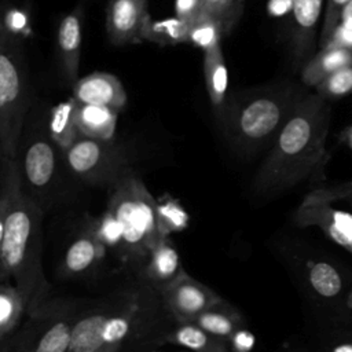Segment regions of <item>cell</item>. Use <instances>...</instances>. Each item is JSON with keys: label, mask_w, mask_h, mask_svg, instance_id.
Returning a JSON list of instances; mask_svg holds the SVG:
<instances>
[{"label": "cell", "mask_w": 352, "mask_h": 352, "mask_svg": "<svg viewBox=\"0 0 352 352\" xmlns=\"http://www.w3.org/2000/svg\"><path fill=\"white\" fill-rule=\"evenodd\" d=\"M352 62V50L324 47L304 63L301 80L307 87H316L322 80Z\"/></svg>", "instance_id": "603a6c76"}, {"label": "cell", "mask_w": 352, "mask_h": 352, "mask_svg": "<svg viewBox=\"0 0 352 352\" xmlns=\"http://www.w3.org/2000/svg\"><path fill=\"white\" fill-rule=\"evenodd\" d=\"M224 34L223 23L208 12H202L188 26V43L199 47L204 52L221 48V37Z\"/></svg>", "instance_id": "4316f807"}, {"label": "cell", "mask_w": 352, "mask_h": 352, "mask_svg": "<svg viewBox=\"0 0 352 352\" xmlns=\"http://www.w3.org/2000/svg\"><path fill=\"white\" fill-rule=\"evenodd\" d=\"M312 191L330 202H342L345 208H349V210H352V180L316 187Z\"/></svg>", "instance_id": "1f68e13d"}, {"label": "cell", "mask_w": 352, "mask_h": 352, "mask_svg": "<svg viewBox=\"0 0 352 352\" xmlns=\"http://www.w3.org/2000/svg\"><path fill=\"white\" fill-rule=\"evenodd\" d=\"M184 272L177 249L165 236L153 248L136 278H140L160 293Z\"/></svg>", "instance_id": "ac0fdd59"}, {"label": "cell", "mask_w": 352, "mask_h": 352, "mask_svg": "<svg viewBox=\"0 0 352 352\" xmlns=\"http://www.w3.org/2000/svg\"><path fill=\"white\" fill-rule=\"evenodd\" d=\"M44 213L23 184L18 158L0 157V280L18 287L28 312L51 298L43 268Z\"/></svg>", "instance_id": "6da1fadb"}, {"label": "cell", "mask_w": 352, "mask_h": 352, "mask_svg": "<svg viewBox=\"0 0 352 352\" xmlns=\"http://www.w3.org/2000/svg\"><path fill=\"white\" fill-rule=\"evenodd\" d=\"M192 323L228 342L232 341L239 330L245 329V318L242 312L224 298L208 308L194 319Z\"/></svg>", "instance_id": "44dd1931"}, {"label": "cell", "mask_w": 352, "mask_h": 352, "mask_svg": "<svg viewBox=\"0 0 352 352\" xmlns=\"http://www.w3.org/2000/svg\"><path fill=\"white\" fill-rule=\"evenodd\" d=\"M349 1L351 0H327L326 1L323 23H322V30H320V38H319L320 48L326 45V43L331 37L333 32L336 30V28L340 25L342 11Z\"/></svg>", "instance_id": "f546056e"}, {"label": "cell", "mask_w": 352, "mask_h": 352, "mask_svg": "<svg viewBox=\"0 0 352 352\" xmlns=\"http://www.w3.org/2000/svg\"><path fill=\"white\" fill-rule=\"evenodd\" d=\"M76 109L77 102L72 96L51 110L48 133L62 153L81 136L76 122Z\"/></svg>", "instance_id": "d4e9b609"}, {"label": "cell", "mask_w": 352, "mask_h": 352, "mask_svg": "<svg viewBox=\"0 0 352 352\" xmlns=\"http://www.w3.org/2000/svg\"><path fill=\"white\" fill-rule=\"evenodd\" d=\"M67 172L78 182L95 187H113L135 175L132 160L122 144L80 136L62 153Z\"/></svg>", "instance_id": "ba28073f"}, {"label": "cell", "mask_w": 352, "mask_h": 352, "mask_svg": "<svg viewBox=\"0 0 352 352\" xmlns=\"http://www.w3.org/2000/svg\"><path fill=\"white\" fill-rule=\"evenodd\" d=\"M147 0H107L106 32L114 45L142 40V29L148 18Z\"/></svg>", "instance_id": "5bb4252c"}, {"label": "cell", "mask_w": 352, "mask_h": 352, "mask_svg": "<svg viewBox=\"0 0 352 352\" xmlns=\"http://www.w3.org/2000/svg\"><path fill=\"white\" fill-rule=\"evenodd\" d=\"M298 227H316L327 239L352 254V210L309 191L294 212Z\"/></svg>", "instance_id": "7c38bea8"}, {"label": "cell", "mask_w": 352, "mask_h": 352, "mask_svg": "<svg viewBox=\"0 0 352 352\" xmlns=\"http://www.w3.org/2000/svg\"><path fill=\"white\" fill-rule=\"evenodd\" d=\"M315 89L324 99H340L352 94V62L327 76Z\"/></svg>", "instance_id": "83f0119b"}, {"label": "cell", "mask_w": 352, "mask_h": 352, "mask_svg": "<svg viewBox=\"0 0 352 352\" xmlns=\"http://www.w3.org/2000/svg\"><path fill=\"white\" fill-rule=\"evenodd\" d=\"M73 98L78 103L98 104L121 111L126 103L122 82L111 73L94 72L76 81Z\"/></svg>", "instance_id": "9a60e30c"}, {"label": "cell", "mask_w": 352, "mask_h": 352, "mask_svg": "<svg viewBox=\"0 0 352 352\" xmlns=\"http://www.w3.org/2000/svg\"><path fill=\"white\" fill-rule=\"evenodd\" d=\"M118 113L111 107L77 102L76 122L81 136L111 140L116 132Z\"/></svg>", "instance_id": "7402d4cb"}, {"label": "cell", "mask_w": 352, "mask_h": 352, "mask_svg": "<svg viewBox=\"0 0 352 352\" xmlns=\"http://www.w3.org/2000/svg\"><path fill=\"white\" fill-rule=\"evenodd\" d=\"M322 7L323 0H292L290 47L293 58L298 63H307L312 56Z\"/></svg>", "instance_id": "2e32d148"}, {"label": "cell", "mask_w": 352, "mask_h": 352, "mask_svg": "<svg viewBox=\"0 0 352 352\" xmlns=\"http://www.w3.org/2000/svg\"><path fill=\"white\" fill-rule=\"evenodd\" d=\"M82 304L78 300L58 297L28 312L8 352H69Z\"/></svg>", "instance_id": "52a82bcc"}, {"label": "cell", "mask_w": 352, "mask_h": 352, "mask_svg": "<svg viewBox=\"0 0 352 352\" xmlns=\"http://www.w3.org/2000/svg\"><path fill=\"white\" fill-rule=\"evenodd\" d=\"M164 342L180 345L194 352H234L231 342L192 322H173L161 337V344Z\"/></svg>", "instance_id": "d6986e66"}, {"label": "cell", "mask_w": 352, "mask_h": 352, "mask_svg": "<svg viewBox=\"0 0 352 352\" xmlns=\"http://www.w3.org/2000/svg\"><path fill=\"white\" fill-rule=\"evenodd\" d=\"M242 7L243 0H204V11L223 23L226 34L230 33L239 21Z\"/></svg>", "instance_id": "f1b7e54d"}, {"label": "cell", "mask_w": 352, "mask_h": 352, "mask_svg": "<svg viewBox=\"0 0 352 352\" xmlns=\"http://www.w3.org/2000/svg\"><path fill=\"white\" fill-rule=\"evenodd\" d=\"M107 297L99 352L161 344L162 334L175 322L161 294L140 278L135 276L129 285L107 293Z\"/></svg>", "instance_id": "277c9868"}, {"label": "cell", "mask_w": 352, "mask_h": 352, "mask_svg": "<svg viewBox=\"0 0 352 352\" xmlns=\"http://www.w3.org/2000/svg\"><path fill=\"white\" fill-rule=\"evenodd\" d=\"M340 138H341V140H342L348 147L352 148V125H349V126H346L345 129H342Z\"/></svg>", "instance_id": "8d00e7d4"}, {"label": "cell", "mask_w": 352, "mask_h": 352, "mask_svg": "<svg viewBox=\"0 0 352 352\" xmlns=\"http://www.w3.org/2000/svg\"><path fill=\"white\" fill-rule=\"evenodd\" d=\"M168 314L175 322H192L208 308L223 300L213 289L184 272L160 292Z\"/></svg>", "instance_id": "4fadbf2b"}, {"label": "cell", "mask_w": 352, "mask_h": 352, "mask_svg": "<svg viewBox=\"0 0 352 352\" xmlns=\"http://www.w3.org/2000/svg\"><path fill=\"white\" fill-rule=\"evenodd\" d=\"M106 246L98 234V219L87 216L66 243L59 274L67 279H88L100 270Z\"/></svg>", "instance_id": "8fae6325"}, {"label": "cell", "mask_w": 352, "mask_h": 352, "mask_svg": "<svg viewBox=\"0 0 352 352\" xmlns=\"http://www.w3.org/2000/svg\"><path fill=\"white\" fill-rule=\"evenodd\" d=\"M344 26L352 28V0L345 6L342 15H341V22Z\"/></svg>", "instance_id": "d590c367"}, {"label": "cell", "mask_w": 352, "mask_h": 352, "mask_svg": "<svg viewBox=\"0 0 352 352\" xmlns=\"http://www.w3.org/2000/svg\"><path fill=\"white\" fill-rule=\"evenodd\" d=\"M56 147L51 136L36 135L28 140L21 155H18L23 184L44 212L66 197Z\"/></svg>", "instance_id": "30bf717a"}, {"label": "cell", "mask_w": 352, "mask_h": 352, "mask_svg": "<svg viewBox=\"0 0 352 352\" xmlns=\"http://www.w3.org/2000/svg\"><path fill=\"white\" fill-rule=\"evenodd\" d=\"M324 47L352 50V28H348V26H344L342 23H340L336 28V30L333 32L331 37L329 38V41L326 43ZM324 47H322V48H324Z\"/></svg>", "instance_id": "e575fe53"}, {"label": "cell", "mask_w": 352, "mask_h": 352, "mask_svg": "<svg viewBox=\"0 0 352 352\" xmlns=\"http://www.w3.org/2000/svg\"><path fill=\"white\" fill-rule=\"evenodd\" d=\"M331 109L319 94H305L275 138L252 188L261 197L279 195L322 176Z\"/></svg>", "instance_id": "7a4b0ae2"}, {"label": "cell", "mask_w": 352, "mask_h": 352, "mask_svg": "<svg viewBox=\"0 0 352 352\" xmlns=\"http://www.w3.org/2000/svg\"><path fill=\"white\" fill-rule=\"evenodd\" d=\"M158 216L162 232L168 236L169 232L180 230L187 224V213L173 202H166L164 206H158Z\"/></svg>", "instance_id": "4dcf8cb0"}, {"label": "cell", "mask_w": 352, "mask_h": 352, "mask_svg": "<svg viewBox=\"0 0 352 352\" xmlns=\"http://www.w3.org/2000/svg\"><path fill=\"white\" fill-rule=\"evenodd\" d=\"M29 102L23 40L0 33V157L3 158H18Z\"/></svg>", "instance_id": "8992f818"}, {"label": "cell", "mask_w": 352, "mask_h": 352, "mask_svg": "<svg viewBox=\"0 0 352 352\" xmlns=\"http://www.w3.org/2000/svg\"><path fill=\"white\" fill-rule=\"evenodd\" d=\"M304 95L290 82L241 91L227 98L216 120L231 150L248 158L272 146Z\"/></svg>", "instance_id": "3957f363"}, {"label": "cell", "mask_w": 352, "mask_h": 352, "mask_svg": "<svg viewBox=\"0 0 352 352\" xmlns=\"http://www.w3.org/2000/svg\"><path fill=\"white\" fill-rule=\"evenodd\" d=\"M188 26L176 15L166 19H146L142 29V40H147L160 45H176L188 43Z\"/></svg>", "instance_id": "484cf974"}, {"label": "cell", "mask_w": 352, "mask_h": 352, "mask_svg": "<svg viewBox=\"0 0 352 352\" xmlns=\"http://www.w3.org/2000/svg\"><path fill=\"white\" fill-rule=\"evenodd\" d=\"M109 190L106 210L117 219L122 238L117 256L136 276L153 248L166 236L161 230L158 205L136 175L122 179Z\"/></svg>", "instance_id": "5b68a950"}, {"label": "cell", "mask_w": 352, "mask_h": 352, "mask_svg": "<svg viewBox=\"0 0 352 352\" xmlns=\"http://www.w3.org/2000/svg\"><path fill=\"white\" fill-rule=\"evenodd\" d=\"M204 11V0H175V15L186 22L198 18Z\"/></svg>", "instance_id": "836d02e7"}, {"label": "cell", "mask_w": 352, "mask_h": 352, "mask_svg": "<svg viewBox=\"0 0 352 352\" xmlns=\"http://www.w3.org/2000/svg\"><path fill=\"white\" fill-rule=\"evenodd\" d=\"M204 76L214 114H219L227 102L228 88V70L221 48L204 52Z\"/></svg>", "instance_id": "cb8c5ba5"}, {"label": "cell", "mask_w": 352, "mask_h": 352, "mask_svg": "<svg viewBox=\"0 0 352 352\" xmlns=\"http://www.w3.org/2000/svg\"><path fill=\"white\" fill-rule=\"evenodd\" d=\"M81 7H76L65 15L56 30V52L63 78L74 85L78 80V66L81 56Z\"/></svg>", "instance_id": "e0dca14e"}, {"label": "cell", "mask_w": 352, "mask_h": 352, "mask_svg": "<svg viewBox=\"0 0 352 352\" xmlns=\"http://www.w3.org/2000/svg\"><path fill=\"white\" fill-rule=\"evenodd\" d=\"M316 352H352V333L337 331L329 336Z\"/></svg>", "instance_id": "d6a6232c"}, {"label": "cell", "mask_w": 352, "mask_h": 352, "mask_svg": "<svg viewBox=\"0 0 352 352\" xmlns=\"http://www.w3.org/2000/svg\"><path fill=\"white\" fill-rule=\"evenodd\" d=\"M28 314V305L12 282L0 286V352H8L12 338Z\"/></svg>", "instance_id": "ffe728a7"}, {"label": "cell", "mask_w": 352, "mask_h": 352, "mask_svg": "<svg viewBox=\"0 0 352 352\" xmlns=\"http://www.w3.org/2000/svg\"><path fill=\"white\" fill-rule=\"evenodd\" d=\"M289 250L285 256L307 296L329 309L346 308L352 282H348L341 265L334 258L302 246H293Z\"/></svg>", "instance_id": "9c48e42d"}, {"label": "cell", "mask_w": 352, "mask_h": 352, "mask_svg": "<svg viewBox=\"0 0 352 352\" xmlns=\"http://www.w3.org/2000/svg\"><path fill=\"white\" fill-rule=\"evenodd\" d=\"M345 311L352 314V285H351V289H349V293H348V297H346V308H345Z\"/></svg>", "instance_id": "74e56055"}]
</instances>
